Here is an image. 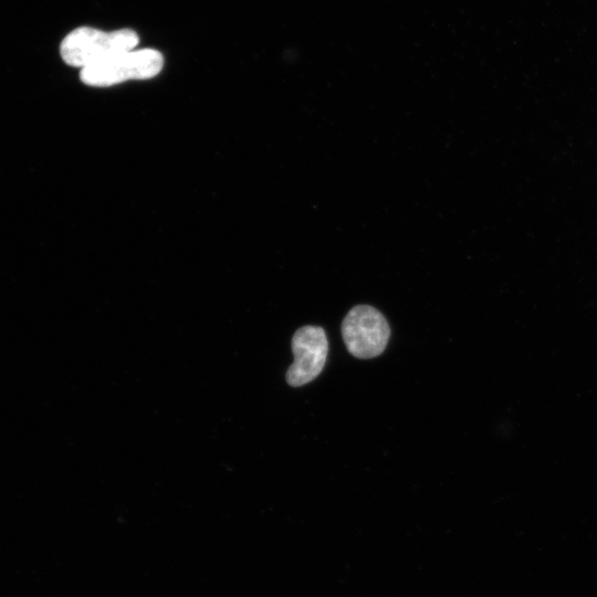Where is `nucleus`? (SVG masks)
Segmentation results:
<instances>
[{
	"label": "nucleus",
	"instance_id": "obj_2",
	"mask_svg": "<svg viewBox=\"0 0 597 597\" xmlns=\"http://www.w3.org/2000/svg\"><path fill=\"white\" fill-rule=\"evenodd\" d=\"M164 66L163 54L154 49L130 50L81 69V81L90 86L106 87L130 80H148Z\"/></svg>",
	"mask_w": 597,
	"mask_h": 597
},
{
	"label": "nucleus",
	"instance_id": "obj_1",
	"mask_svg": "<svg viewBox=\"0 0 597 597\" xmlns=\"http://www.w3.org/2000/svg\"><path fill=\"white\" fill-rule=\"evenodd\" d=\"M138 42L139 38L132 29L105 32L81 27L63 39L60 54L66 64L83 69L117 53L134 50Z\"/></svg>",
	"mask_w": 597,
	"mask_h": 597
},
{
	"label": "nucleus",
	"instance_id": "obj_3",
	"mask_svg": "<svg viewBox=\"0 0 597 597\" xmlns=\"http://www.w3.org/2000/svg\"><path fill=\"white\" fill-rule=\"evenodd\" d=\"M342 336L347 350L366 359L380 355L389 341L390 327L384 315L370 305H356L344 317Z\"/></svg>",
	"mask_w": 597,
	"mask_h": 597
},
{
	"label": "nucleus",
	"instance_id": "obj_4",
	"mask_svg": "<svg viewBox=\"0 0 597 597\" xmlns=\"http://www.w3.org/2000/svg\"><path fill=\"white\" fill-rule=\"evenodd\" d=\"M294 363L286 371V381L292 387L303 386L314 380L323 370L328 342L321 326L306 325L292 337Z\"/></svg>",
	"mask_w": 597,
	"mask_h": 597
}]
</instances>
